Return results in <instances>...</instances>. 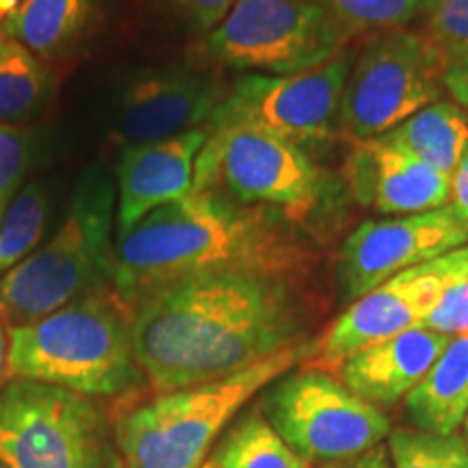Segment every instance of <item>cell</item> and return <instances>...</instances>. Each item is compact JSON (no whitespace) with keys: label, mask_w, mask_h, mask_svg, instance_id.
<instances>
[{"label":"cell","mask_w":468,"mask_h":468,"mask_svg":"<svg viewBox=\"0 0 468 468\" xmlns=\"http://www.w3.org/2000/svg\"><path fill=\"white\" fill-rule=\"evenodd\" d=\"M295 282L254 273L176 280L133 302V347L156 395L230 378L306 343Z\"/></svg>","instance_id":"1"},{"label":"cell","mask_w":468,"mask_h":468,"mask_svg":"<svg viewBox=\"0 0 468 468\" xmlns=\"http://www.w3.org/2000/svg\"><path fill=\"white\" fill-rule=\"evenodd\" d=\"M292 224L280 210L193 191L115 234V291L133 306L144 292L204 273L295 282L313 254Z\"/></svg>","instance_id":"2"},{"label":"cell","mask_w":468,"mask_h":468,"mask_svg":"<svg viewBox=\"0 0 468 468\" xmlns=\"http://www.w3.org/2000/svg\"><path fill=\"white\" fill-rule=\"evenodd\" d=\"M58 386L85 397H113L144 384L133 347V306L104 289L33 324L11 325L9 382Z\"/></svg>","instance_id":"3"},{"label":"cell","mask_w":468,"mask_h":468,"mask_svg":"<svg viewBox=\"0 0 468 468\" xmlns=\"http://www.w3.org/2000/svg\"><path fill=\"white\" fill-rule=\"evenodd\" d=\"M115 186L101 169L79 178L66 219L50 241L0 278V310L11 325L48 317L115 286Z\"/></svg>","instance_id":"4"},{"label":"cell","mask_w":468,"mask_h":468,"mask_svg":"<svg viewBox=\"0 0 468 468\" xmlns=\"http://www.w3.org/2000/svg\"><path fill=\"white\" fill-rule=\"evenodd\" d=\"M310 341L292 345L230 378L156 395L126 412L115 441L126 468H202L208 449L251 397L306 362Z\"/></svg>","instance_id":"5"},{"label":"cell","mask_w":468,"mask_h":468,"mask_svg":"<svg viewBox=\"0 0 468 468\" xmlns=\"http://www.w3.org/2000/svg\"><path fill=\"white\" fill-rule=\"evenodd\" d=\"M0 462L7 468H113L104 412L91 397L11 379L0 388Z\"/></svg>","instance_id":"6"},{"label":"cell","mask_w":468,"mask_h":468,"mask_svg":"<svg viewBox=\"0 0 468 468\" xmlns=\"http://www.w3.org/2000/svg\"><path fill=\"white\" fill-rule=\"evenodd\" d=\"M321 186V172L302 145L241 124L208 126L193 174L196 193L280 210L292 221L314 208Z\"/></svg>","instance_id":"7"},{"label":"cell","mask_w":468,"mask_h":468,"mask_svg":"<svg viewBox=\"0 0 468 468\" xmlns=\"http://www.w3.org/2000/svg\"><path fill=\"white\" fill-rule=\"evenodd\" d=\"M351 37L336 17L308 0H237L204 48L237 72L289 76L341 55Z\"/></svg>","instance_id":"8"},{"label":"cell","mask_w":468,"mask_h":468,"mask_svg":"<svg viewBox=\"0 0 468 468\" xmlns=\"http://www.w3.org/2000/svg\"><path fill=\"white\" fill-rule=\"evenodd\" d=\"M447 63V52L423 31L378 33L354 55L343 91V131L368 142L438 102Z\"/></svg>","instance_id":"9"},{"label":"cell","mask_w":468,"mask_h":468,"mask_svg":"<svg viewBox=\"0 0 468 468\" xmlns=\"http://www.w3.org/2000/svg\"><path fill=\"white\" fill-rule=\"evenodd\" d=\"M286 444L310 464L356 458L390 436L384 410L351 393L319 368L286 373L267 386L259 403Z\"/></svg>","instance_id":"10"},{"label":"cell","mask_w":468,"mask_h":468,"mask_svg":"<svg viewBox=\"0 0 468 468\" xmlns=\"http://www.w3.org/2000/svg\"><path fill=\"white\" fill-rule=\"evenodd\" d=\"M351 63L354 50L345 48L300 74L239 76L226 90L208 126L261 128L297 145L327 142L343 128V91Z\"/></svg>","instance_id":"11"},{"label":"cell","mask_w":468,"mask_h":468,"mask_svg":"<svg viewBox=\"0 0 468 468\" xmlns=\"http://www.w3.org/2000/svg\"><path fill=\"white\" fill-rule=\"evenodd\" d=\"M468 273V245L397 273L378 289L368 291L310 345L306 368L338 371L356 351L393 338L423 324L444 286Z\"/></svg>","instance_id":"12"},{"label":"cell","mask_w":468,"mask_h":468,"mask_svg":"<svg viewBox=\"0 0 468 468\" xmlns=\"http://www.w3.org/2000/svg\"><path fill=\"white\" fill-rule=\"evenodd\" d=\"M468 245V226L452 204L395 219L365 221L338 254L343 295L356 302L386 280Z\"/></svg>","instance_id":"13"},{"label":"cell","mask_w":468,"mask_h":468,"mask_svg":"<svg viewBox=\"0 0 468 468\" xmlns=\"http://www.w3.org/2000/svg\"><path fill=\"white\" fill-rule=\"evenodd\" d=\"M226 90L215 76L189 66L139 69L117 93L111 137L124 150L208 126Z\"/></svg>","instance_id":"14"},{"label":"cell","mask_w":468,"mask_h":468,"mask_svg":"<svg viewBox=\"0 0 468 468\" xmlns=\"http://www.w3.org/2000/svg\"><path fill=\"white\" fill-rule=\"evenodd\" d=\"M207 139L208 126H202L165 142L122 150L117 161V232L191 196L196 161Z\"/></svg>","instance_id":"15"},{"label":"cell","mask_w":468,"mask_h":468,"mask_svg":"<svg viewBox=\"0 0 468 468\" xmlns=\"http://www.w3.org/2000/svg\"><path fill=\"white\" fill-rule=\"evenodd\" d=\"M347 172L360 204L384 215L427 213L452 200V176L425 165L382 137L360 142Z\"/></svg>","instance_id":"16"},{"label":"cell","mask_w":468,"mask_h":468,"mask_svg":"<svg viewBox=\"0 0 468 468\" xmlns=\"http://www.w3.org/2000/svg\"><path fill=\"white\" fill-rule=\"evenodd\" d=\"M452 341L427 327H412L349 356L338 367L341 382L373 406H397L425 378Z\"/></svg>","instance_id":"17"},{"label":"cell","mask_w":468,"mask_h":468,"mask_svg":"<svg viewBox=\"0 0 468 468\" xmlns=\"http://www.w3.org/2000/svg\"><path fill=\"white\" fill-rule=\"evenodd\" d=\"M412 430L455 434L468 414V336L453 338L403 399Z\"/></svg>","instance_id":"18"},{"label":"cell","mask_w":468,"mask_h":468,"mask_svg":"<svg viewBox=\"0 0 468 468\" xmlns=\"http://www.w3.org/2000/svg\"><path fill=\"white\" fill-rule=\"evenodd\" d=\"M382 139L425 165L453 176L468 150V117L455 102L438 101L382 134Z\"/></svg>","instance_id":"19"},{"label":"cell","mask_w":468,"mask_h":468,"mask_svg":"<svg viewBox=\"0 0 468 468\" xmlns=\"http://www.w3.org/2000/svg\"><path fill=\"white\" fill-rule=\"evenodd\" d=\"M93 11L96 0H22L0 31L39 58H50L83 37Z\"/></svg>","instance_id":"20"},{"label":"cell","mask_w":468,"mask_h":468,"mask_svg":"<svg viewBox=\"0 0 468 468\" xmlns=\"http://www.w3.org/2000/svg\"><path fill=\"white\" fill-rule=\"evenodd\" d=\"M55 74L27 46L0 31V126H20L48 107Z\"/></svg>","instance_id":"21"},{"label":"cell","mask_w":468,"mask_h":468,"mask_svg":"<svg viewBox=\"0 0 468 468\" xmlns=\"http://www.w3.org/2000/svg\"><path fill=\"white\" fill-rule=\"evenodd\" d=\"M210 462L215 468H313L273 430L259 406L232 425Z\"/></svg>","instance_id":"22"},{"label":"cell","mask_w":468,"mask_h":468,"mask_svg":"<svg viewBox=\"0 0 468 468\" xmlns=\"http://www.w3.org/2000/svg\"><path fill=\"white\" fill-rule=\"evenodd\" d=\"M48 204L44 183H28L9 202L0 221V278L37 250L48 219Z\"/></svg>","instance_id":"23"},{"label":"cell","mask_w":468,"mask_h":468,"mask_svg":"<svg viewBox=\"0 0 468 468\" xmlns=\"http://www.w3.org/2000/svg\"><path fill=\"white\" fill-rule=\"evenodd\" d=\"M388 458L393 468H468L464 436L430 434L399 427L388 436Z\"/></svg>","instance_id":"24"},{"label":"cell","mask_w":468,"mask_h":468,"mask_svg":"<svg viewBox=\"0 0 468 468\" xmlns=\"http://www.w3.org/2000/svg\"><path fill=\"white\" fill-rule=\"evenodd\" d=\"M308 3L324 7L351 35L406 28L423 11V0H308Z\"/></svg>","instance_id":"25"},{"label":"cell","mask_w":468,"mask_h":468,"mask_svg":"<svg viewBox=\"0 0 468 468\" xmlns=\"http://www.w3.org/2000/svg\"><path fill=\"white\" fill-rule=\"evenodd\" d=\"M420 17L449 58L468 55V0H423Z\"/></svg>","instance_id":"26"},{"label":"cell","mask_w":468,"mask_h":468,"mask_svg":"<svg viewBox=\"0 0 468 468\" xmlns=\"http://www.w3.org/2000/svg\"><path fill=\"white\" fill-rule=\"evenodd\" d=\"M35 156L33 134L22 126H0V204L20 191Z\"/></svg>","instance_id":"27"},{"label":"cell","mask_w":468,"mask_h":468,"mask_svg":"<svg viewBox=\"0 0 468 468\" xmlns=\"http://www.w3.org/2000/svg\"><path fill=\"white\" fill-rule=\"evenodd\" d=\"M420 327L449 338L468 336V273L444 286L441 300L423 319Z\"/></svg>","instance_id":"28"},{"label":"cell","mask_w":468,"mask_h":468,"mask_svg":"<svg viewBox=\"0 0 468 468\" xmlns=\"http://www.w3.org/2000/svg\"><path fill=\"white\" fill-rule=\"evenodd\" d=\"M167 3L197 31L210 33L224 20L237 0H167Z\"/></svg>","instance_id":"29"},{"label":"cell","mask_w":468,"mask_h":468,"mask_svg":"<svg viewBox=\"0 0 468 468\" xmlns=\"http://www.w3.org/2000/svg\"><path fill=\"white\" fill-rule=\"evenodd\" d=\"M444 90L452 93L455 104L468 111V55L452 57L442 76Z\"/></svg>","instance_id":"30"},{"label":"cell","mask_w":468,"mask_h":468,"mask_svg":"<svg viewBox=\"0 0 468 468\" xmlns=\"http://www.w3.org/2000/svg\"><path fill=\"white\" fill-rule=\"evenodd\" d=\"M321 468H393L388 458V447L378 444V447L368 449V452L356 455V458L341 460V462H330Z\"/></svg>","instance_id":"31"},{"label":"cell","mask_w":468,"mask_h":468,"mask_svg":"<svg viewBox=\"0 0 468 468\" xmlns=\"http://www.w3.org/2000/svg\"><path fill=\"white\" fill-rule=\"evenodd\" d=\"M452 207L458 210L460 218L468 226V150L452 176Z\"/></svg>","instance_id":"32"},{"label":"cell","mask_w":468,"mask_h":468,"mask_svg":"<svg viewBox=\"0 0 468 468\" xmlns=\"http://www.w3.org/2000/svg\"><path fill=\"white\" fill-rule=\"evenodd\" d=\"M9 347H11V324L0 310V388L9 384Z\"/></svg>","instance_id":"33"},{"label":"cell","mask_w":468,"mask_h":468,"mask_svg":"<svg viewBox=\"0 0 468 468\" xmlns=\"http://www.w3.org/2000/svg\"><path fill=\"white\" fill-rule=\"evenodd\" d=\"M20 3L22 0H0V25H3V22L7 20L11 14H14Z\"/></svg>","instance_id":"34"},{"label":"cell","mask_w":468,"mask_h":468,"mask_svg":"<svg viewBox=\"0 0 468 468\" xmlns=\"http://www.w3.org/2000/svg\"><path fill=\"white\" fill-rule=\"evenodd\" d=\"M462 430H464V441H466V447H468V414H466V419H464V423H462Z\"/></svg>","instance_id":"35"},{"label":"cell","mask_w":468,"mask_h":468,"mask_svg":"<svg viewBox=\"0 0 468 468\" xmlns=\"http://www.w3.org/2000/svg\"><path fill=\"white\" fill-rule=\"evenodd\" d=\"M7 207H9V202L0 204V221H3V218H5V210H7Z\"/></svg>","instance_id":"36"},{"label":"cell","mask_w":468,"mask_h":468,"mask_svg":"<svg viewBox=\"0 0 468 468\" xmlns=\"http://www.w3.org/2000/svg\"><path fill=\"white\" fill-rule=\"evenodd\" d=\"M202 468H215V466H213V462H207V464H204Z\"/></svg>","instance_id":"37"},{"label":"cell","mask_w":468,"mask_h":468,"mask_svg":"<svg viewBox=\"0 0 468 468\" xmlns=\"http://www.w3.org/2000/svg\"><path fill=\"white\" fill-rule=\"evenodd\" d=\"M0 468H7V466H5V464H3V462H0Z\"/></svg>","instance_id":"38"}]
</instances>
